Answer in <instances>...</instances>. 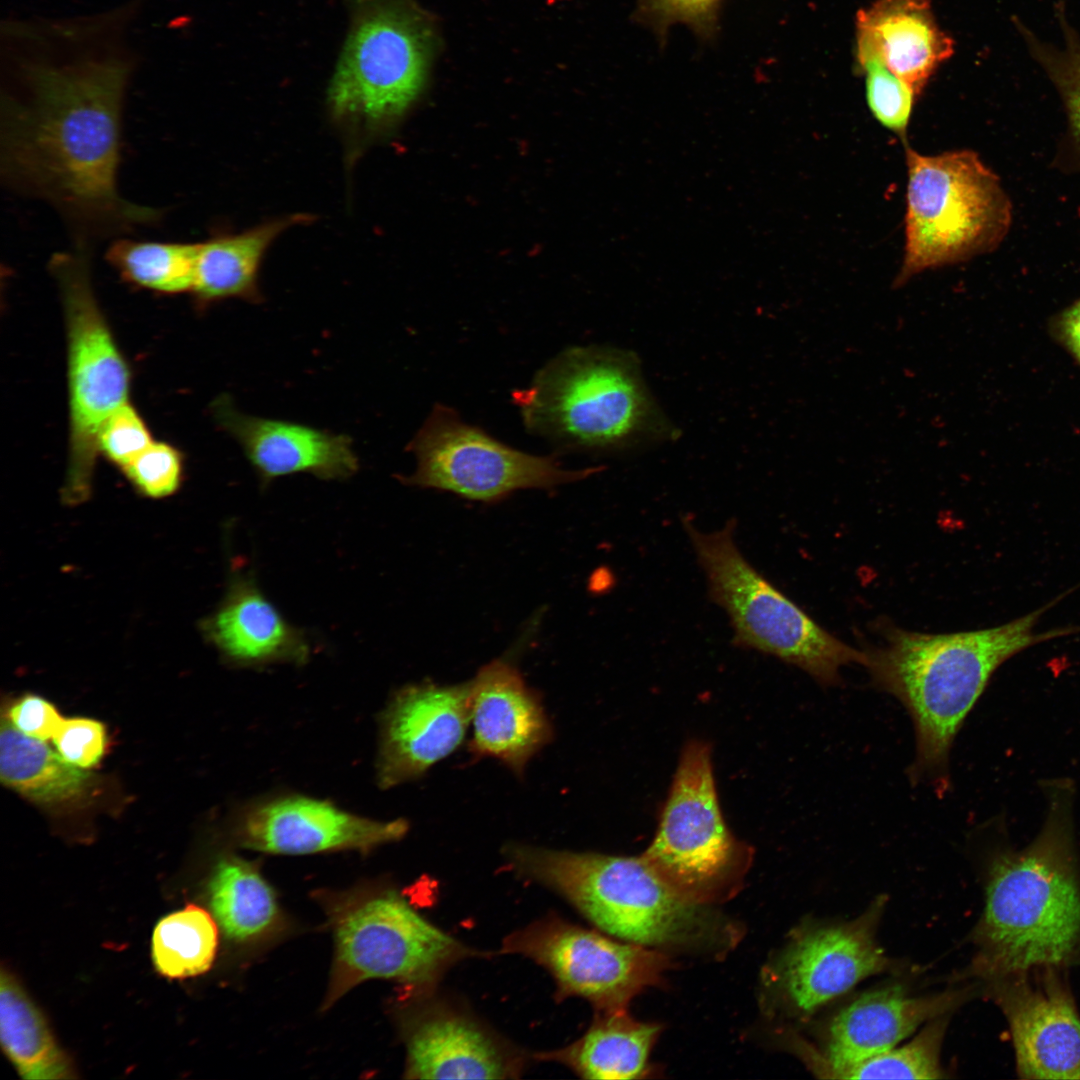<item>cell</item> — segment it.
I'll use <instances>...</instances> for the list:
<instances>
[{"label":"cell","mask_w":1080,"mask_h":1080,"mask_svg":"<svg viewBox=\"0 0 1080 1080\" xmlns=\"http://www.w3.org/2000/svg\"><path fill=\"white\" fill-rule=\"evenodd\" d=\"M499 952L533 960L553 976L558 1000L582 997L598 1012L626 1009L669 967L663 953L615 941L552 914L504 937Z\"/></svg>","instance_id":"obj_13"},{"label":"cell","mask_w":1080,"mask_h":1080,"mask_svg":"<svg viewBox=\"0 0 1080 1080\" xmlns=\"http://www.w3.org/2000/svg\"><path fill=\"white\" fill-rule=\"evenodd\" d=\"M57 752L70 764L87 769L104 754V725L88 718L63 719L52 738Z\"/></svg>","instance_id":"obj_37"},{"label":"cell","mask_w":1080,"mask_h":1080,"mask_svg":"<svg viewBox=\"0 0 1080 1080\" xmlns=\"http://www.w3.org/2000/svg\"><path fill=\"white\" fill-rule=\"evenodd\" d=\"M341 904L332 912L336 957L327 1004L372 978L429 991L457 963L485 955L428 922L395 891Z\"/></svg>","instance_id":"obj_10"},{"label":"cell","mask_w":1080,"mask_h":1080,"mask_svg":"<svg viewBox=\"0 0 1080 1080\" xmlns=\"http://www.w3.org/2000/svg\"><path fill=\"white\" fill-rule=\"evenodd\" d=\"M405 1042L409 1079H511L525 1065L518 1050L442 999L412 1015Z\"/></svg>","instance_id":"obj_18"},{"label":"cell","mask_w":1080,"mask_h":1080,"mask_svg":"<svg viewBox=\"0 0 1080 1080\" xmlns=\"http://www.w3.org/2000/svg\"><path fill=\"white\" fill-rule=\"evenodd\" d=\"M217 940V926L211 915L189 904L156 925L152 938L154 964L169 978L201 974L214 960Z\"/></svg>","instance_id":"obj_31"},{"label":"cell","mask_w":1080,"mask_h":1080,"mask_svg":"<svg viewBox=\"0 0 1080 1080\" xmlns=\"http://www.w3.org/2000/svg\"><path fill=\"white\" fill-rule=\"evenodd\" d=\"M660 1033L626 1009L598 1012L582 1037L566 1047L539 1052L535 1059L566 1066L585 1079H636L648 1072L650 1051Z\"/></svg>","instance_id":"obj_25"},{"label":"cell","mask_w":1080,"mask_h":1080,"mask_svg":"<svg viewBox=\"0 0 1080 1080\" xmlns=\"http://www.w3.org/2000/svg\"><path fill=\"white\" fill-rule=\"evenodd\" d=\"M1055 968L991 979L1024 1079H1080V1017Z\"/></svg>","instance_id":"obj_15"},{"label":"cell","mask_w":1080,"mask_h":1080,"mask_svg":"<svg viewBox=\"0 0 1080 1080\" xmlns=\"http://www.w3.org/2000/svg\"><path fill=\"white\" fill-rule=\"evenodd\" d=\"M210 906L225 934L242 941L264 933L276 921L275 894L254 866L227 857L216 865L209 884Z\"/></svg>","instance_id":"obj_29"},{"label":"cell","mask_w":1080,"mask_h":1080,"mask_svg":"<svg viewBox=\"0 0 1080 1080\" xmlns=\"http://www.w3.org/2000/svg\"><path fill=\"white\" fill-rule=\"evenodd\" d=\"M0 777L4 785L38 803L73 799L85 791L90 780L83 769L4 718L0 726Z\"/></svg>","instance_id":"obj_28"},{"label":"cell","mask_w":1080,"mask_h":1080,"mask_svg":"<svg viewBox=\"0 0 1080 1080\" xmlns=\"http://www.w3.org/2000/svg\"><path fill=\"white\" fill-rule=\"evenodd\" d=\"M8 719L23 734L42 741L53 738L63 720L53 704L36 695L17 701Z\"/></svg>","instance_id":"obj_38"},{"label":"cell","mask_w":1080,"mask_h":1080,"mask_svg":"<svg viewBox=\"0 0 1080 1080\" xmlns=\"http://www.w3.org/2000/svg\"><path fill=\"white\" fill-rule=\"evenodd\" d=\"M407 448L416 458V469L400 477L406 485L483 502L521 489H551L581 481L601 470H568L553 457L515 449L442 404L433 407Z\"/></svg>","instance_id":"obj_12"},{"label":"cell","mask_w":1080,"mask_h":1080,"mask_svg":"<svg viewBox=\"0 0 1080 1080\" xmlns=\"http://www.w3.org/2000/svg\"><path fill=\"white\" fill-rule=\"evenodd\" d=\"M408 830L402 819L382 822L345 812L307 797L263 802L243 815L238 838L257 851L300 855L330 850L369 849L398 840Z\"/></svg>","instance_id":"obj_19"},{"label":"cell","mask_w":1080,"mask_h":1080,"mask_svg":"<svg viewBox=\"0 0 1080 1080\" xmlns=\"http://www.w3.org/2000/svg\"><path fill=\"white\" fill-rule=\"evenodd\" d=\"M152 443L144 422L128 403L116 409L102 425L98 446L123 468Z\"/></svg>","instance_id":"obj_36"},{"label":"cell","mask_w":1080,"mask_h":1080,"mask_svg":"<svg viewBox=\"0 0 1080 1080\" xmlns=\"http://www.w3.org/2000/svg\"><path fill=\"white\" fill-rule=\"evenodd\" d=\"M124 470L145 495L163 497L173 493L179 484L181 460L168 444L152 442Z\"/></svg>","instance_id":"obj_35"},{"label":"cell","mask_w":1080,"mask_h":1080,"mask_svg":"<svg viewBox=\"0 0 1080 1080\" xmlns=\"http://www.w3.org/2000/svg\"><path fill=\"white\" fill-rule=\"evenodd\" d=\"M505 858L520 876L560 895L607 934L642 946L706 941L717 928L703 904L667 883L643 858L511 844Z\"/></svg>","instance_id":"obj_5"},{"label":"cell","mask_w":1080,"mask_h":1080,"mask_svg":"<svg viewBox=\"0 0 1080 1080\" xmlns=\"http://www.w3.org/2000/svg\"><path fill=\"white\" fill-rule=\"evenodd\" d=\"M311 220V215L297 213L200 242L192 292L202 303L227 298L258 302V274L267 250L285 230Z\"/></svg>","instance_id":"obj_24"},{"label":"cell","mask_w":1080,"mask_h":1080,"mask_svg":"<svg viewBox=\"0 0 1080 1080\" xmlns=\"http://www.w3.org/2000/svg\"><path fill=\"white\" fill-rule=\"evenodd\" d=\"M1055 603L973 631L931 634L886 625L883 642L864 650L863 666L874 686L898 699L912 719L911 780L945 782L956 734L999 666L1030 646L1080 630L1036 633L1039 619Z\"/></svg>","instance_id":"obj_2"},{"label":"cell","mask_w":1080,"mask_h":1080,"mask_svg":"<svg viewBox=\"0 0 1080 1080\" xmlns=\"http://www.w3.org/2000/svg\"><path fill=\"white\" fill-rule=\"evenodd\" d=\"M349 8L327 104L332 120L360 146L391 130L421 94L435 33L413 0H350Z\"/></svg>","instance_id":"obj_6"},{"label":"cell","mask_w":1080,"mask_h":1080,"mask_svg":"<svg viewBox=\"0 0 1080 1080\" xmlns=\"http://www.w3.org/2000/svg\"><path fill=\"white\" fill-rule=\"evenodd\" d=\"M950 1014L927 1022L908 1043L836 1071L835 1079H939L940 1052Z\"/></svg>","instance_id":"obj_32"},{"label":"cell","mask_w":1080,"mask_h":1080,"mask_svg":"<svg viewBox=\"0 0 1080 1080\" xmlns=\"http://www.w3.org/2000/svg\"><path fill=\"white\" fill-rule=\"evenodd\" d=\"M885 903L880 896L852 920L814 923L791 937L772 972L775 993L791 1016L809 1018L862 980L891 969L893 961L876 940Z\"/></svg>","instance_id":"obj_14"},{"label":"cell","mask_w":1080,"mask_h":1080,"mask_svg":"<svg viewBox=\"0 0 1080 1080\" xmlns=\"http://www.w3.org/2000/svg\"><path fill=\"white\" fill-rule=\"evenodd\" d=\"M904 252L893 288L931 269L993 252L1013 219L1000 178L971 150L935 155L905 146Z\"/></svg>","instance_id":"obj_7"},{"label":"cell","mask_w":1080,"mask_h":1080,"mask_svg":"<svg viewBox=\"0 0 1080 1080\" xmlns=\"http://www.w3.org/2000/svg\"><path fill=\"white\" fill-rule=\"evenodd\" d=\"M198 250L199 243L122 238L110 245L106 258L127 282L175 294L192 291Z\"/></svg>","instance_id":"obj_30"},{"label":"cell","mask_w":1080,"mask_h":1080,"mask_svg":"<svg viewBox=\"0 0 1080 1080\" xmlns=\"http://www.w3.org/2000/svg\"><path fill=\"white\" fill-rule=\"evenodd\" d=\"M138 8L131 0L83 15L10 17L0 27L2 175L54 207L78 243L162 216L124 198L117 183Z\"/></svg>","instance_id":"obj_1"},{"label":"cell","mask_w":1080,"mask_h":1080,"mask_svg":"<svg viewBox=\"0 0 1080 1080\" xmlns=\"http://www.w3.org/2000/svg\"><path fill=\"white\" fill-rule=\"evenodd\" d=\"M953 49L930 0H878L856 16L857 66L881 63L916 97Z\"/></svg>","instance_id":"obj_22"},{"label":"cell","mask_w":1080,"mask_h":1080,"mask_svg":"<svg viewBox=\"0 0 1080 1080\" xmlns=\"http://www.w3.org/2000/svg\"><path fill=\"white\" fill-rule=\"evenodd\" d=\"M1054 16L1059 29L1057 42L1042 38L1019 16L1012 24L1031 59L1056 91L1065 115V129L1054 166L1063 173H1080V32L1063 2L1056 3Z\"/></svg>","instance_id":"obj_26"},{"label":"cell","mask_w":1080,"mask_h":1080,"mask_svg":"<svg viewBox=\"0 0 1080 1080\" xmlns=\"http://www.w3.org/2000/svg\"><path fill=\"white\" fill-rule=\"evenodd\" d=\"M723 0H638L634 18L651 28L663 41L671 26L684 24L703 40L719 31Z\"/></svg>","instance_id":"obj_33"},{"label":"cell","mask_w":1080,"mask_h":1080,"mask_svg":"<svg viewBox=\"0 0 1080 1080\" xmlns=\"http://www.w3.org/2000/svg\"><path fill=\"white\" fill-rule=\"evenodd\" d=\"M470 750L502 761L521 774L552 738L539 696L511 664L495 660L470 681Z\"/></svg>","instance_id":"obj_21"},{"label":"cell","mask_w":1080,"mask_h":1080,"mask_svg":"<svg viewBox=\"0 0 1080 1080\" xmlns=\"http://www.w3.org/2000/svg\"><path fill=\"white\" fill-rule=\"evenodd\" d=\"M642 856L699 904L718 897L744 865V848L724 821L710 746L703 741L684 747L656 834Z\"/></svg>","instance_id":"obj_11"},{"label":"cell","mask_w":1080,"mask_h":1080,"mask_svg":"<svg viewBox=\"0 0 1080 1080\" xmlns=\"http://www.w3.org/2000/svg\"><path fill=\"white\" fill-rule=\"evenodd\" d=\"M0 1034L3 1049L24 1079L73 1077L72 1066L43 1015L5 968L0 978Z\"/></svg>","instance_id":"obj_27"},{"label":"cell","mask_w":1080,"mask_h":1080,"mask_svg":"<svg viewBox=\"0 0 1080 1080\" xmlns=\"http://www.w3.org/2000/svg\"><path fill=\"white\" fill-rule=\"evenodd\" d=\"M470 723V681L400 690L382 724L378 780L383 788L421 776L454 752Z\"/></svg>","instance_id":"obj_17"},{"label":"cell","mask_w":1080,"mask_h":1080,"mask_svg":"<svg viewBox=\"0 0 1080 1080\" xmlns=\"http://www.w3.org/2000/svg\"><path fill=\"white\" fill-rule=\"evenodd\" d=\"M212 410L265 483L298 473L344 480L358 471L357 455L345 434L243 413L226 394L214 401Z\"/></svg>","instance_id":"obj_20"},{"label":"cell","mask_w":1080,"mask_h":1080,"mask_svg":"<svg viewBox=\"0 0 1080 1080\" xmlns=\"http://www.w3.org/2000/svg\"><path fill=\"white\" fill-rule=\"evenodd\" d=\"M681 522L709 598L729 618L735 646L794 665L823 686L839 683L842 667L864 664V651L821 627L747 560L735 540L734 519L713 531L700 530L688 516Z\"/></svg>","instance_id":"obj_8"},{"label":"cell","mask_w":1080,"mask_h":1080,"mask_svg":"<svg viewBox=\"0 0 1080 1080\" xmlns=\"http://www.w3.org/2000/svg\"><path fill=\"white\" fill-rule=\"evenodd\" d=\"M211 640L230 660L248 666L303 663L309 656L305 634L290 624L252 577H237L208 622Z\"/></svg>","instance_id":"obj_23"},{"label":"cell","mask_w":1080,"mask_h":1080,"mask_svg":"<svg viewBox=\"0 0 1080 1080\" xmlns=\"http://www.w3.org/2000/svg\"><path fill=\"white\" fill-rule=\"evenodd\" d=\"M58 284L67 328L70 402L66 496L87 495L98 436L106 419L128 403L130 374L97 303L88 246L77 244L49 261Z\"/></svg>","instance_id":"obj_9"},{"label":"cell","mask_w":1080,"mask_h":1080,"mask_svg":"<svg viewBox=\"0 0 1080 1080\" xmlns=\"http://www.w3.org/2000/svg\"><path fill=\"white\" fill-rule=\"evenodd\" d=\"M858 68L865 74L866 101L872 115L904 140L916 95L879 62L870 61Z\"/></svg>","instance_id":"obj_34"},{"label":"cell","mask_w":1080,"mask_h":1080,"mask_svg":"<svg viewBox=\"0 0 1080 1080\" xmlns=\"http://www.w3.org/2000/svg\"><path fill=\"white\" fill-rule=\"evenodd\" d=\"M1048 331L1080 367V297L1049 319Z\"/></svg>","instance_id":"obj_39"},{"label":"cell","mask_w":1080,"mask_h":1080,"mask_svg":"<svg viewBox=\"0 0 1080 1080\" xmlns=\"http://www.w3.org/2000/svg\"><path fill=\"white\" fill-rule=\"evenodd\" d=\"M969 988L912 996L902 986L889 985L862 993L828 1019L820 1052L805 1053L816 1074L833 1073L896 1047L921 1024L964 1003Z\"/></svg>","instance_id":"obj_16"},{"label":"cell","mask_w":1080,"mask_h":1080,"mask_svg":"<svg viewBox=\"0 0 1080 1080\" xmlns=\"http://www.w3.org/2000/svg\"><path fill=\"white\" fill-rule=\"evenodd\" d=\"M529 432L573 451L620 453L679 437L650 392L632 351L568 348L512 393Z\"/></svg>","instance_id":"obj_4"},{"label":"cell","mask_w":1080,"mask_h":1080,"mask_svg":"<svg viewBox=\"0 0 1080 1080\" xmlns=\"http://www.w3.org/2000/svg\"><path fill=\"white\" fill-rule=\"evenodd\" d=\"M1037 837L1024 849L1001 850L988 865L985 907L973 932L974 971L990 979L1058 967L1080 953V883L1070 791H1051Z\"/></svg>","instance_id":"obj_3"}]
</instances>
